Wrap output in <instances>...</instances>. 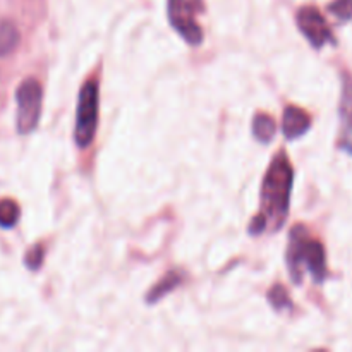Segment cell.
I'll use <instances>...</instances> for the list:
<instances>
[{"label":"cell","instance_id":"cell-10","mask_svg":"<svg viewBox=\"0 0 352 352\" xmlns=\"http://www.w3.org/2000/svg\"><path fill=\"white\" fill-rule=\"evenodd\" d=\"M21 41L19 30L12 21H0V58L7 57L17 48Z\"/></svg>","mask_w":352,"mask_h":352},{"label":"cell","instance_id":"cell-4","mask_svg":"<svg viewBox=\"0 0 352 352\" xmlns=\"http://www.w3.org/2000/svg\"><path fill=\"white\" fill-rule=\"evenodd\" d=\"M43 89L34 78H28L16 89V129L19 134H30L38 127L41 116Z\"/></svg>","mask_w":352,"mask_h":352},{"label":"cell","instance_id":"cell-7","mask_svg":"<svg viewBox=\"0 0 352 352\" xmlns=\"http://www.w3.org/2000/svg\"><path fill=\"white\" fill-rule=\"evenodd\" d=\"M340 140L339 148L352 155V78L344 74L342 96H340Z\"/></svg>","mask_w":352,"mask_h":352},{"label":"cell","instance_id":"cell-14","mask_svg":"<svg viewBox=\"0 0 352 352\" xmlns=\"http://www.w3.org/2000/svg\"><path fill=\"white\" fill-rule=\"evenodd\" d=\"M43 260H45L43 244H34V246L30 248V250L26 251V254H24V265H26L31 272L40 270V267L43 265Z\"/></svg>","mask_w":352,"mask_h":352},{"label":"cell","instance_id":"cell-1","mask_svg":"<svg viewBox=\"0 0 352 352\" xmlns=\"http://www.w3.org/2000/svg\"><path fill=\"white\" fill-rule=\"evenodd\" d=\"M294 184V168L289 157L280 151L272 160L261 186V215L267 219L274 232L284 227L291 205V192Z\"/></svg>","mask_w":352,"mask_h":352},{"label":"cell","instance_id":"cell-5","mask_svg":"<svg viewBox=\"0 0 352 352\" xmlns=\"http://www.w3.org/2000/svg\"><path fill=\"white\" fill-rule=\"evenodd\" d=\"M168 23L182 36L186 43L199 45L203 41V30L195 19V7L191 0H167Z\"/></svg>","mask_w":352,"mask_h":352},{"label":"cell","instance_id":"cell-8","mask_svg":"<svg viewBox=\"0 0 352 352\" xmlns=\"http://www.w3.org/2000/svg\"><path fill=\"white\" fill-rule=\"evenodd\" d=\"M311 127V117L308 112L299 107L289 105L284 110V119H282V133L287 140H298L305 136Z\"/></svg>","mask_w":352,"mask_h":352},{"label":"cell","instance_id":"cell-3","mask_svg":"<svg viewBox=\"0 0 352 352\" xmlns=\"http://www.w3.org/2000/svg\"><path fill=\"white\" fill-rule=\"evenodd\" d=\"M100 86L96 79H88L79 89L76 109L74 140L79 148H88L93 143L98 127Z\"/></svg>","mask_w":352,"mask_h":352},{"label":"cell","instance_id":"cell-15","mask_svg":"<svg viewBox=\"0 0 352 352\" xmlns=\"http://www.w3.org/2000/svg\"><path fill=\"white\" fill-rule=\"evenodd\" d=\"M329 10L339 21H349L352 19V0H333Z\"/></svg>","mask_w":352,"mask_h":352},{"label":"cell","instance_id":"cell-11","mask_svg":"<svg viewBox=\"0 0 352 352\" xmlns=\"http://www.w3.org/2000/svg\"><path fill=\"white\" fill-rule=\"evenodd\" d=\"M275 131H277V126H275V120L272 119L268 113H256L253 119V134L260 143L268 144L275 138Z\"/></svg>","mask_w":352,"mask_h":352},{"label":"cell","instance_id":"cell-6","mask_svg":"<svg viewBox=\"0 0 352 352\" xmlns=\"http://www.w3.org/2000/svg\"><path fill=\"white\" fill-rule=\"evenodd\" d=\"M296 23H298L299 31L305 34L309 45L316 50H320V48L329 43H336V38H333V33L329 24H327L325 17L315 7L299 9L298 14H296Z\"/></svg>","mask_w":352,"mask_h":352},{"label":"cell","instance_id":"cell-2","mask_svg":"<svg viewBox=\"0 0 352 352\" xmlns=\"http://www.w3.org/2000/svg\"><path fill=\"white\" fill-rule=\"evenodd\" d=\"M285 263H287L291 280L296 285L302 282L305 272H309L316 284H322L327 278L325 248L318 241H313L308 236V230L301 226H296L291 230Z\"/></svg>","mask_w":352,"mask_h":352},{"label":"cell","instance_id":"cell-12","mask_svg":"<svg viewBox=\"0 0 352 352\" xmlns=\"http://www.w3.org/2000/svg\"><path fill=\"white\" fill-rule=\"evenodd\" d=\"M21 219V208L14 199H0V229H12Z\"/></svg>","mask_w":352,"mask_h":352},{"label":"cell","instance_id":"cell-13","mask_svg":"<svg viewBox=\"0 0 352 352\" xmlns=\"http://www.w3.org/2000/svg\"><path fill=\"white\" fill-rule=\"evenodd\" d=\"M267 299L275 311H287V309L292 308L291 298H289L287 291H285L282 285H274V287L268 291Z\"/></svg>","mask_w":352,"mask_h":352},{"label":"cell","instance_id":"cell-9","mask_svg":"<svg viewBox=\"0 0 352 352\" xmlns=\"http://www.w3.org/2000/svg\"><path fill=\"white\" fill-rule=\"evenodd\" d=\"M182 280H184V277H182L181 272H177V270L168 272V274L165 275V277L162 278V280L158 282V284L155 285L150 292H148L146 302L148 305H155V302L160 301L162 298H165L167 294H170L174 289H177L179 285L182 284Z\"/></svg>","mask_w":352,"mask_h":352}]
</instances>
